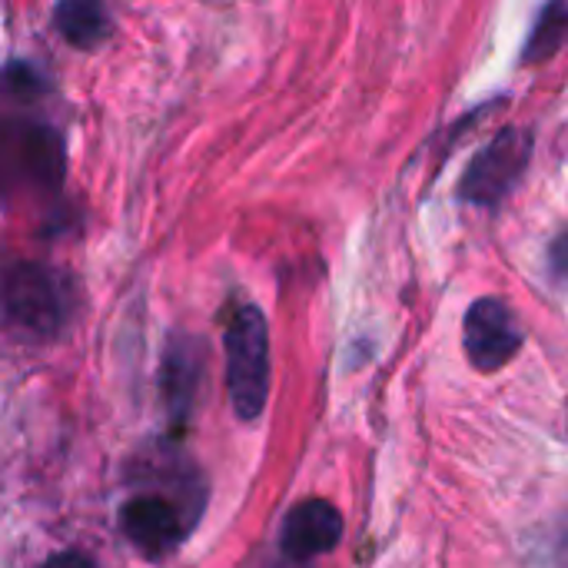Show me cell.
<instances>
[{"mask_svg":"<svg viewBox=\"0 0 568 568\" xmlns=\"http://www.w3.org/2000/svg\"><path fill=\"white\" fill-rule=\"evenodd\" d=\"M226 389L240 419H256L270 396V329L256 306H240L226 326Z\"/></svg>","mask_w":568,"mask_h":568,"instance_id":"1","label":"cell"},{"mask_svg":"<svg viewBox=\"0 0 568 568\" xmlns=\"http://www.w3.org/2000/svg\"><path fill=\"white\" fill-rule=\"evenodd\" d=\"M3 310H7V323L13 329H20L23 336L33 339H50L57 336L73 310V290L70 283L50 270V266H37V263H17L7 273V286H3Z\"/></svg>","mask_w":568,"mask_h":568,"instance_id":"2","label":"cell"},{"mask_svg":"<svg viewBox=\"0 0 568 568\" xmlns=\"http://www.w3.org/2000/svg\"><path fill=\"white\" fill-rule=\"evenodd\" d=\"M529 156H532V136L519 126L503 130L476 153V160L463 173L459 196L473 206H499L523 180Z\"/></svg>","mask_w":568,"mask_h":568,"instance_id":"3","label":"cell"},{"mask_svg":"<svg viewBox=\"0 0 568 568\" xmlns=\"http://www.w3.org/2000/svg\"><path fill=\"white\" fill-rule=\"evenodd\" d=\"M463 343L466 356L479 373H496L503 369L523 346V329L513 316V310L503 300H476L466 313L463 326Z\"/></svg>","mask_w":568,"mask_h":568,"instance_id":"4","label":"cell"},{"mask_svg":"<svg viewBox=\"0 0 568 568\" xmlns=\"http://www.w3.org/2000/svg\"><path fill=\"white\" fill-rule=\"evenodd\" d=\"M120 529L146 559H163L183 542L190 523L166 496H133L120 509Z\"/></svg>","mask_w":568,"mask_h":568,"instance_id":"5","label":"cell"},{"mask_svg":"<svg viewBox=\"0 0 568 568\" xmlns=\"http://www.w3.org/2000/svg\"><path fill=\"white\" fill-rule=\"evenodd\" d=\"M339 536H343L339 513L323 499H306L283 523V552L293 562H306L336 549Z\"/></svg>","mask_w":568,"mask_h":568,"instance_id":"6","label":"cell"},{"mask_svg":"<svg viewBox=\"0 0 568 568\" xmlns=\"http://www.w3.org/2000/svg\"><path fill=\"white\" fill-rule=\"evenodd\" d=\"M200 349L193 339H180L166 349L163 359V403L170 419L180 426L196 399V386H200Z\"/></svg>","mask_w":568,"mask_h":568,"instance_id":"7","label":"cell"},{"mask_svg":"<svg viewBox=\"0 0 568 568\" xmlns=\"http://www.w3.org/2000/svg\"><path fill=\"white\" fill-rule=\"evenodd\" d=\"M53 27L77 50H97L113 33V20L103 0H60L53 10Z\"/></svg>","mask_w":568,"mask_h":568,"instance_id":"8","label":"cell"},{"mask_svg":"<svg viewBox=\"0 0 568 568\" xmlns=\"http://www.w3.org/2000/svg\"><path fill=\"white\" fill-rule=\"evenodd\" d=\"M568 37V0H549L542 13L536 17L532 37L526 43V60H546L552 57Z\"/></svg>","mask_w":568,"mask_h":568,"instance_id":"9","label":"cell"},{"mask_svg":"<svg viewBox=\"0 0 568 568\" xmlns=\"http://www.w3.org/2000/svg\"><path fill=\"white\" fill-rule=\"evenodd\" d=\"M43 568H100V566H97L93 559L80 556V552H60V556L47 559V566Z\"/></svg>","mask_w":568,"mask_h":568,"instance_id":"10","label":"cell"},{"mask_svg":"<svg viewBox=\"0 0 568 568\" xmlns=\"http://www.w3.org/2000/svg\"><path fill=\"white\" fill-rule=\"evenodd\" d=\"M549 260H552V270H556L559 276H568V233L556 236V243H552V250H549Z\"/></svg>","mask_w":568,"mask_h":568,"instance_id":"11","label":"cell"}]
</instances>
